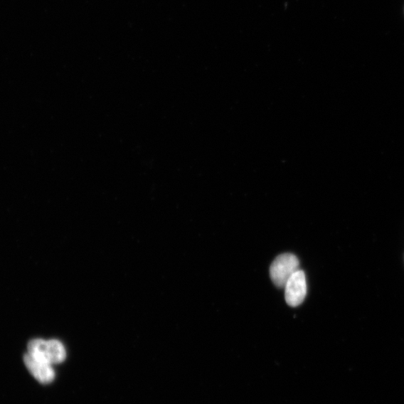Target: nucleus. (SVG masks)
<instances>
[{
	"label": "nucleus",
	"mask_w": 404,
	"mask_h": 404,
	"mask_svg": "<svg viewBox=\"0 0 404 404\" xmlns=\"http://www.w3.org/2000/svg\"><path fill=\"white\" fill-rule=\"evenodd\" d=\"M28 351L35 358L50 365L61 363L66 358L63 344L56 340H32L28 344Z\"/></svg>",
	"instance_id": "1"
},
{
	"label": "nucleus",
	"mask_w": 404,
	"mask_h": 404,
	"mask_svg": "<svg viewBox=\"0 0 404 404\" xmlns=\"http://www.w3.org/2000/svg\"><path fill=\"white\" fill-rule=\"evenodd\" d=\"M299 262L296 255L291 253L280 255L270 266V277L278 287H285L287 281L299 270Z\"/></svg>",
	"instance_id": "2"
},
{
	"label": "nucleus",
	"mask_w": 404,
	"mask_h": 404,
	"mask_svg": "<svg viewBox=\"0 0 404 404\" xmlns=\"http://www.w3.org/2000/svg\"><path fill=\"white\" fill-rule=\"evenodd\" d=\"M285 299L288 305L297 307L302 304L307 294L305 272L297 270L285 286Z\"/></svg>",
	"instance_id": "3"
},
{
	"label": "nucleus",
	"mask_w": 404,
	"mask_h": 404,
	"mask_svg": "<svg viewBox=\"0 0 404 404\" xmlns=\"http://www.w3.org/2000/svg\"><path fill=\"white\" fill-rule=\"evenodd\" d=\"M23 360L27 369L38 382L43 384L53 382L55 378V372L51 365L41 362L28 354L24 356Z\"/></svg>",
	"instance_id": "4"
}]
</instances>
